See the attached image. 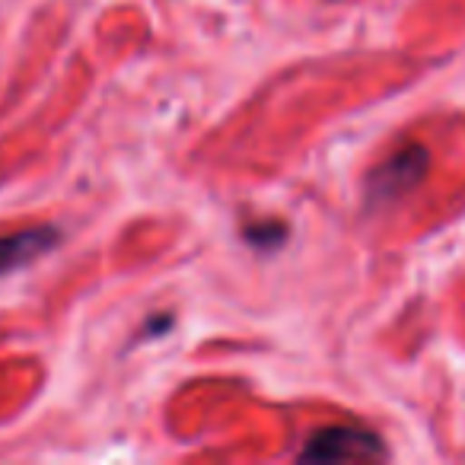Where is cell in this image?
Returning <instances> with one entry per match:
<instances>
[{"mask_svg":"<svg viewBox=\"0 0 465 465\" xmlns=\"http://www.w3.org/2000/svg\"><path fill=\"white\" fill-rule=\"evenodd\" d=\"M58 230L54 226H35V230H23L14 236H0V274L16 272L20 265H29L48 249L58 246Z\"/></svg>","mask_w":465,"mask_h":465,"instance_id":"3","label":"cell"},{"mask_svg":"<svg viewBox=\"0 0 465 465\" xmlns=\"http://www.w3.org/2000/svg\"><path fill=\"white\" fill-rule=\"evenodd\" d=\"M427 163H430V156L420 143H405L401 150H395L389 160H382L367 175V204L382 207L405 198L408 192H414L424 182Z\"/></svg>","mask_w":465,"mask_h":465,"instance_id":"1","label":"cell"},{"mask_svg":"<svg viewBox=\"0 0 465 465\" xmlns=\"http://www.w3.org/2000/svg\"><path fill=\"white\" fill-rule=\"evenodd\" d=\"M242 240L252 242L259 249H274L287 240V230L281 223H259V226H242Z\"/></svg>","mask_w":465,"mask_h":465,"instance_id":"4","label":"cell"},{"mask_svg":"<svg viewBox=\"0 0 465 465\" xmlns=\"http://www.w3.org/2000/svg\"><path fill=\"white\" fill-rule=\"evenodd\" d=\"M386 446L363 427H325L312 433L300 450L303 462H354V459H382Z\"/></svg>","mask_w":465,"mask_h":465,"instance_id":"2","label":"cell"}]
</instances>
